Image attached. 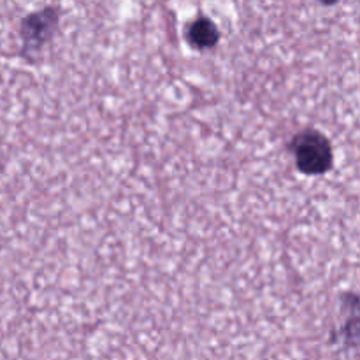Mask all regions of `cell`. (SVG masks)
Here are the masks:
<instances>
[{"mask_svg": "<svg viewBox=\"0 0 360 360\" xmlns=\"http://www.w3.org/2000/svg\"><path fill=\"white\" fill-rule=\"evenodd\" d=\"M185 37L193 49L206 51V49H213L220 42V28L210 16L200 14L186 25Z\"/></svg>", "mask_w": 360, "mask_h": 360, "instance_id": "3", "label": "cell"}, {"mask_svg": "<svg viewBox=\"0 0 360 360\" xmlns=\"http://www.w3.org/2000/svg\"><path fill=\"white\" fill-rule=\"evenodd\" d=\"M295 167L304 176H323L333 169L334 151L329 137L316 129H304L288 144Z\"/></svg>", "mask_w": 360, "mask_h": 360, "instance_id": "2", "label": "cell"}, {"mask_svg": "<svg viewBox=\"0 0 360 360\" xmlns=\"http://www.w3.org/2000/svg\"><path fill=\"white\" fill-rule=\"evenodd\" d=\"M60 18H62V11L58 6H44L21 20V56L28 63L41 62L46 46L53 41L58 32Z\"/></svg>", "mask_w": 360, "mask_h": 360, "instance_id": "1", "label": "cell"}, {"mask_svg": "<svg viewBox=\"0 0 360 360\" xmlns=\"http://www.w3.org/2000/svg\"><path fill=\"white\" fill-rule=\"evenodd\" d=\"M316 2L322 4L323 7H333V6H336V4L340 2V0H316Z\"/></svg>", "mask_w": 360, "mask_h": 360, "instance_id": "4", "label": "cell"}]
</instances>
